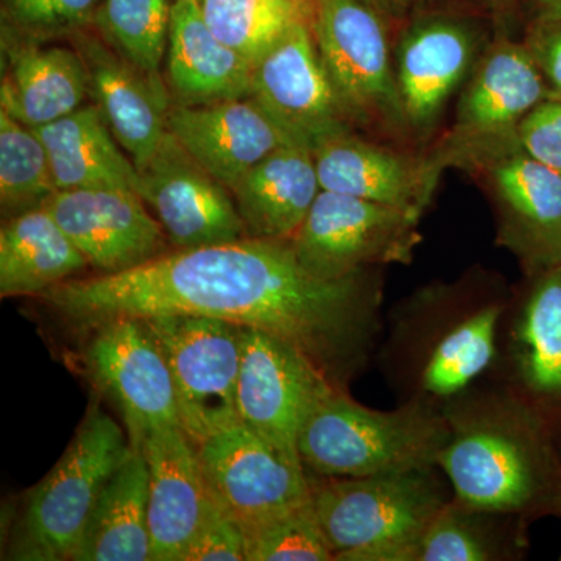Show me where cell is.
I'll return each mask as SVG.
<instances>
[{
	"mask_svg": "<svg viewBox=\"0 0 561 561\" xmlns=\"http://www.w3.org/2000/svg\"><path fill=\"white\" fill-rule=\"evenodd\" d=\"M489 183L501 219V238L534 268L561 265V173L518 144L476 164Z\"/></svg>",
	"mask_w": 561,
	"mask_h": 561,
	"instance_id": "obj_15",
	"label": "cell"
},
{
	"mask_svg": "<svg viewBox=\"0 0 561 561\" xmlns=\"http://www.w3.org/2000/svg\"><path fill=\"white\" fill-rule=\"evenodd\" d=\"M90 267L47 208L7 219L0 230V295H36Z\"/></svg>",
	"mask_w": 561,
	"mask_h": 561,
	"instance_id": "obj_26",
	"label": "cell"
},
{
	"mask_svg": "<svg viewBox=\"0 0 561 561\" xmlns=\"http://www.w3.org/2000/svg\"><path fill=\"white\" fill-rule=\"evenodd\" d=\"M181 561H245V537L241 527L210 500L201 527Z\"/></svg>",
	"mask_w": 561,
	"mask_h": 561,
	"instance_id": "obj_36",
	"label": "cell"
},
{
	"mask_svg": "<svg viewBox=\"0 0 561 561\" xmlns=\"http://www.w3.org/2000/svg\"><path fill=\"white\" fill-rule=\"evenodd\" d=\"M323 191L353 195L423 216L443 169L431 154L411 157L351 135L313 151Z\"/></svg>",
	"mask_w": 561,
	"mask_h": 561,
	"instance_id": "obj_18",
	"label": "cell"
},
{
	"mask_svg": "<svg viewBox=\"0 0 561 561\" xmlns=\"http://www.w3.org/2000/svg\"><path fill=\"white\" fill-rule=\"evenodd\" d=\"M301 2L309 3L311 0H301Z\"/></svg>",
	"mask_w": 561,
	"mask_h": 561,
	"instance_id": "obj_41",
	"label": "cell"
},
{
	"mask_svg": "<svg viewBox=\"0 0 561 561\" xmlns=\"http://www.w3.org/2000/svg\"><path fill=\"white\" fill-rule=\"evenodd\" d=\"M519 149L561 173V102L545 101L530 111L518 131Z\"/></svg>",
	"mask_w": 561,
	"mask_h": 561,
	"instance_id": "obj_37",
	"label": "cell"
},
{
	"mask_svg": "<svg viewBox=\"0 0 561 561\" xmlns=\"http://www.w3.org/2000/svg\"><path fill=\"white\" fill-rule=\"evenodd\" d=\"M548 101V90L526 44L502 41L486 51L461 94L451 130L431 157L448 168L474 169L515 146L524 117Z\"/></svg>",
	"mask_w": 561,
	"mask_h": 561,
	"instance_id": "obj_8",
	"label": "cell"
},
{
	"mask_svg": "<svg viewBox=\"0 0 561 561\" xmlns=\"http://www.w3.org/2000/svg\"><path fill=\"white\" fill-rule=\"evenodd\" d=\"M420 219L411 210L321 190L289 242L313 276L342 279L371 265L411 262Z\"/></svg>",
	"mask_w": 561,
	"mask_h": 561,
	"instance_id": "obj_7",
	"label": "cell"
},
{
	"mask_svg": "<svg viewBox=\"0 0 561 561\" xmlns=\"http://www.w3.org/2000/svg\"><path fill=\"white\" fill-rule=\"evenodd\" d=\"M522 370L530 389L561 394V265L542 272L526 302L518 332Z\"/></svg>",
	"mask_w": 561,
	"mask_h": 561,
	"instance_id": "obj_29",
	"label": "cell"
},
{
	"mask_svg": "<svg viewBox=\"0 0 561 561\" xmlns=\"http://www.w3.org/2000/svg\"><path fill=\"white\" fill-rule=\"evenodd\" d=\"M35 130L49 154L58 191L124 187L136 192L138 169L95 103Z\"/></svg>",
	"mask_w": 561,
	"mask_h": 561,
	"instance_id": "obj_25",
	"label": "cell"
},
{
	"mask_svg": "<svg viewBox=\"0 0 561 561\" xmlns=\"http://www.w3.org/2000/svg\"><path fill=\"white\" fill-rule=\"evenodd\" d=\"M465 507L513 512L529 504L537 468L519 438L500 430H472L448 440L437 457Z\"/></svg>",
	"mask_w": 561,
	"mask_h": 561,
	"instance_id": "obj_20",
	"label": "cell"
},
{
	"mask_svg": "<svg viewBox=\"0 0 561 561\" xmlns=\"http://www.w3.org/2000/svg\"><path fill=\"white\" fill-rule=\"evenodd\" d=\"M381 18H401L423 0H360Z\"/></svg>",
	"mask_w": 561,
	"mask_h": 561,
	"instance_id": "obj_39",
	"label": "cell"
},
{
	"mask_svg": "<svg viewBox=\"0 0 561 561\" xmlns=\"http://www.w3.org/2000/svg\"><path fill=\"white\" fill-rule=\"evenodd\" d=\"M243 537L245 561L334 560L311 497L247 531Z\"/></svg>",
	"mask_w": 561,
	"mask_h": 561,
	"instance_id": "obj_33",
	"label": "cell"
},
{
	"mask_svg": "<svg viewBox=\"0 0 561 561\" xmlns=\"http://www.w3.org/2000/svg\"><path fill=\"white\" fill-rule=\"evenodd\" d=\"M250 98L260 103L291 144L312 153L330 140L353 133L354 124L320 60L306 16L254 65Z\"/></svg>",
	"mask_w": 561,
	"mask_h": 561,
	"instance_id": "obj_10",
	"label": "cell"
},
{
	"mask_svg": "<svg viewBox=\"0 0 561 561\" xmlns=\"http://www.w3.org/2000/svg\"><path fill=\"white\" fill-rule=\"evenodd\" d=\"M87 68L90 95L106 124L136 168L151 154L169 133V90L121 57L99 35L87 28L70 36Z\"/></svg>",
	"mask_w": 561,
	"mask_h": 561,
	"instance_id": "obj_16",
	"label": "cell"
},
{
	"mask_svg": "<svg viewBox=\"0 0 561 561\" xmlns=\"http://www.w3.org/2000/svg\"><path fill=\"white\" fill-rule=\"evenodd\" d=\"M448 440L445 421L421 405L373 411L332 389L306 420L298 451L321 478H364L431 470Z\"/></svg>",
	"mask_w": 561,
	"mask_h": 561,
	"instance_id": "obj_2",
	"label": "cell"
},
{
	"mask_svg": "<svg viewBox=\"0 0 561 561\" xmlns=\"http://www.w3.org/2000/svg\"><path fill=\"white\" fill-rule=\"evenodd\" d=\"M44 44L2 33L7 72L0 88V108L31 128L68 116L90 95L87 68L76 47Z\"/></svg>",
	"mask_w": 561,
	"mask_h": 561,
	"instance_id": "obj_22",
	"label": "cell"
},
{
	"mask_svg": "<svg viewBox=\"0 0 561 561\" xmlns=\"http://www.w3.org/2000/svg\"><path fill=\"white\" fill-rule=\"evenodd\" d=\"M195 448L210 500L243 534L311 497L305 467L280 456L241 421Z\"/></svg>",
	"mask_w": 561,
	"mask_h": 561,
	"instance_id": "obj_11",
	"label": "cell"
},
{
	"mask_svg": "<svg viewBox=\"0 0 561 561\" xmlns=\"http://www.w3.org/2000/svg\"><path fill=\"white\" fill-rule=\"evenodd\" d=\"M49 154L35 128L0 108V206L3 217L43 208L57 194Z\"/></svg>",
	"mask_w": 561,
	"mask_h": 561,
	"instance_id": "obj_30",
	"label": "cell"
},
{
	"mask_svg": "<svg viewBox=\"0 0 561 561\" xmlns=\"http://www.w3.org/2000/svg\"><path fill=\"white\" fill-rule=\"evenodd\" d=\"M500 317V306L491 305L453 328L432 351L424 367V390L449 397L486 370L496 353Z\"/></svg>",
	"mask_w": 561,
	"mask_h": 561,
	"instance_id": "obj_32",
	"label": "cell"
},
{
	"mask_svg": "<svg viewBox=\"0 0 561 561\" xmlns=\"http://www.w3.org/2000/svg\"><path fill=\"white\" fill-rule=\"evenodd\" d=\"M431 470L311 482L334 560L413 561L416 541L445 507Z\"/></svg>",
	"mask_w": 561,
	"mask_h": 561,
	"instance_id": "obj_3",
	"label": "cell"
},
{
	"mask_svg": "<svg viewBox=\"0 0 561 561\" xmlns=\"http://www.w3.org/2000/svg\"><path fill=\"white\" fill-rule=\"evenodd\" d=\"M332 389L319 365L271 332L247 328L239 371L238 419L291 463L306 420Z\"/></svg>",
	"mask_w": 561,
	"mask_h": 561,
	"instance_id": "obj_9",
	"label": "cell"
},
{
	"mask_svg": "<svg viewBox=\"0 0 561 561\" xmlns=\"http://www.w3.org/2000/svg\"><path fill=\"white\" fill-rule=\"evenodd\" d=\"M44 208L101 275L130 271L168 251V236L138 192L124 187L58 191Z\"/></svg>",
	"mask_w": 561,
	"mask_h": 561,
	"instance_id": "obj_14",
	"label": "cell"
},
{
	"mask_svg": "<svg viewBox=\"0 0 561 561\" xmlns=\"http://www.w3.org/2000/svg\"><path fill=\"white\" fill-rule=\"evenodd\" d=\"M38 298L81 331L119 317L158 316L256 328L297 346L330 379L367 337L375 312V291L362 273L319 278L289 241L253 238L165 251L130 271L70 278Z\"/></svg>",
	"mask_w": 561,
	"mask_h": 561,
	"instance_id": "obj_1",
	"label": "cell"
},
{
	"mask_svg": "<svg viewBox=\"0 0 561 561\" xmlns=\"http://www.w3.org/2000/svg\"><path fill=\"white\" fill-rule=\"evenodd\" d=\"M301 0H201L210 32L251 65L305 18Z\"/></svg>",
	"mask_w": 561,
	"mask_h": 561,
	"instance_id": "obj_31",
	"label": "cell"
},
{
	"mask_svg": "<svg viewBox=\"0 0 561 561\" xmlns=\"http://www.w3.org/2000/svg\"><path fill=\"white\" fill-rule=\"evenodd\" d=\"M131 453L119 424L91 408L54 470L33 490L14 559L72 560L102 491Z\"/></svg>",
	"mask_w": 561,
	"mask_h": 561,
	"instance_id": "obj_4",
	"label": "cell"
},
{
	"mask_svg": "<svg viewBox=\"0 0 561 561\" xmlns=\"http://www.w3.org/2000/svg\"><path fill=\"white\" fill-rule=\"evenodd\" d=\"M320 60L354 125L409 130L382 18L360 0H311Z\"/></svg>",
	"mask_w": 561,
	"mask_h": 561,
	"instance_id": "obj_5",
	"label": "cell"
},
{
	"mask_svg": "<svg viewBox=\"0 0 561 561\" xmlns=\"http://www.w3.org/2000/svg\"><path fill=\"white\" fill-rule=\"evenodd\" d=\"M169 370L181 430L194 445L238 423L239 371L245 327L201 316L142 319Z\"/></svg>",
	"mask_w": 561,
	"mask_h": 561,
	"instance_id": "obj_6",
	"label": "cell"
},
{
	"mask_svg": "<svg viewBox=\"0 0 561 561\" xmlns=\"http://www.w3.org/2000/svg\"><path fill=\"white\" fill-rule=\"evenodd\" d=\"M138 169L136 192L160 221L173 249L247 238L230 190L198 164L171 131Z\"/></svg>",
	"mask_w": 561,
	"mask_h": 561,
	"instance_id": "obj_13",
	"label": "cell"
},
{
	"mask_svg": "<svg viewBox=\"0 0 561 561\" xmlns=\"http://www.w3.org/2000/svg\"><path fill=\"white\" fill-rule=\"evenodd\" d=\"M169 131L198 164L232 190L264 158L291 144L253 98L172 105Z\"/></svg>",
	"mask_w": 561,
	"mask_h": 561,
	"instance_id": "obj_17",
	"label": "cell"
},
{
	"mask_svg": "<svg viewBox=\"0 0 561 561\" xmlns=\"http://www.w3.org/2000/svg\"><path fill=\"white\" fill-rule=\"evenodd\" d=\"M171 0H101L92 27L121 57L153 79L168 54Z\"/></svg>",
	"mask_w": 561,
	"mask_h": 561,
	"instance_id": "obj_28",
	"label": "cell"
},
{
	"mask_svg": "<svg viewBox=\"0 0 561 561\" xmlns=\"http://www.w3.org/2000/svg\"><path fill=\"white\" fill-rule=\"evenodd\" d=\"M173 2H175V0H173ZM197 2H201V0H197Z\"/></svg>",
	"mask_w": 561,
	"mask_h": 561,
	"instance_id": "obj_42",
	"label": "cell"
},
{
	"mask_svg": "<svg viewBox=\"0 0 561 561\" xmlns=\"http://www.w3.org/2000/svg\"><path fill=\"white\" fill-rule=\"evenodd\" d=\"M165 62L176 105L250 98L254 66L210 32L197 0L173 2Z\"/></svg>",
	"mask_w": 561,
	"mask_h": 561,
	"instance_id": "obj_23",
	"label": "cell"
},
{
	"mask_svg": "<svg viewBox=\"0 0 561 561\" xmlns=\"http://www.w3.org/2000/svg\"><path fill=\"white\" fill-rule=\"evenodd\" d=\"M139 451L149 465L151 561H181L210 501L197 448L181 426H165Z\"/></svg>",
	"mask_w": 561,
	"mask_h": 561,
	"instance_id": "obj_19",
	"label": "cell"
},
{
	"mask_svg": "<svg viewBox=\"0 0 561 561\" xmlns=\"http://www.w3.org/2000/svg\"><path fill=\"white\" fill-rule=\"evenodd\" d=\"M101 0H2V33L47 43L92 25Z\"/></svg>",
	"mask_w": 561,
	"mask_h": 561,
	"instance_id": "obj_34",
	"label": "cell"
},
{
	"mask_svg": "<svg viewBox=\"0 0 561 561\" xmlns=\"http://www.w3.org/2000/svg\"><path fill=\"white\" fill-rule=\"evenodd\" d=\"M72 560L151 561L149 465L139 449L106 483Z\"/></svg>",
	"mask_w": 561,
	"mask_h": 561,
	"instance_id": "obj_27",
	"label": "cell"
},
{
	"mask_svg": "<svg viewBox=\"0 0 561 561\" xmlns=\"http://www.w3.org/2000/svg\"><path fill=\"white\" fill-rule=\"evenodd\" d=\"M474 55V35L459 22H421L405 33L394 73L409 130L427 133L434 127Z\"/></svg>",
	"mask_w": 561,
	"mask_h": 561,
	"instance_id": "obj_21",
	"label": "cell"
},
{
	"mask_svg": "<svg viewBox=\"0 0 561 561\" xmlns=\"http://www.w3.org/2000/svg\"><path fill=\"white\" fill-rule=\"evenodd\" d=\"M545 9L549 10V14L560 13L561 0H538Z\"/></svg>",
	"mask_w": 561,
	"mask_h": 561,
	"instance_id": "obj_40",
	"label": "cell"
},
{
	"mask_svg": "<svg viewBox=\"0 0 561 561\" xmlns=\"http://www.w3.org/2000/svg\"><path fill=\"white\" fill-rule=\"evenodd\" d=\"M548 90V101L561 102V11L548 14L526 43Z\"/></svg>",
	"mask_w": 561,
	"mask_h": 561,
	"instance_id": "obj_38",
	"label": "cell"
},
{
	"mask_svg": "<svg viewBox=\"0 0 561 561\" xmlns=\"http://www.w3.org/2000/svg\"><path fill=\"white\" fill-rule=\"evenodd\" d=\"M493 559L490 542L467 518L443 507L416 541L413 561H483Z\"/></svg>",
	"mask_w": 561,
	"mask_h": 561,
	"instance_id": "obj_35",
	"label": "cell"
},
{
	"mask_svg": "<svg viewBox=\"0 0 561 561\" xmlns=\"http://www.w3.org/2000/svg\"><path fill=\"white\" fill-rule=\"evenodd\" d=\"M320 191L312 151L287 144L254 165L231 195L247 238L290 241Z\"/></svg>",
	"mask_w": 561,
	"mask_h": 561,
	"instance_id": "obj_24",
	"label": "cell"
},
{
	"mask_svg": "<svg viewBox=\"0 0 561 561\" xmlns=\"http://www.w3.org/2000/svg\"><path fill=\"white\" fill-rule=\"evenodd\" d=\"M83 359L92 381L116 402L131 448L165 426H180L168 360L142 319L119 317L90 328Z\"/></svg>",
	"mask_w": 561,
	"mask_h": 561,
	"instance_id": "obj_12",
	"label": "cell"
}]
</instances>
